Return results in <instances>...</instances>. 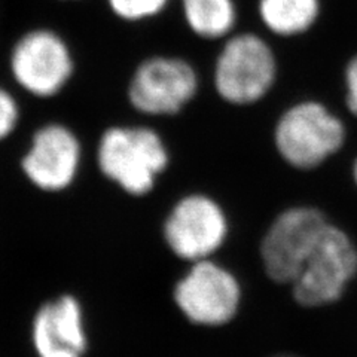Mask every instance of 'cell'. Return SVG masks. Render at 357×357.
Listing matches in <instances>:
<instances>
[{
  "label": "cell",
  "instance_id": "cell-1",
  "mask_svg": "<svg viewBox=\"0 0 357 357\" xmlns=\"http://www.w3.org/2000/svg\"><path fill=\"white\" fill-rule=\"evenodd\" d=\"M275 52L258 33H232L223 42L213 69L218 96L231 106L259 103L275 85Z\"/></svg>",
  "mask_w": 357,
  "mask_h": 357
},
{
  "label": "cell",
  "instance_id": "cell-2",
  "mask_svg": "<svg viewBox=\"0 0 357 357\" xmlns=\"http://www.w3.org/2000/svg\"><path fill=\"white\" fill-rule=\"evenodd\" d=\"M342 119L319 100H301L289 106L274 126V144L295 169L310 170L337 153L345 143Z\"/></svg>",
  "mask_w": 357,
  "mask_h": 357
},
{
  "label": "cell",
  "instance_id": "cell-3",
  "mask_svg": "<svg viewBox=\"0 0 357 357\" xmlns=\"http://www.w3.org/2000/svg\"><path fill=\"white\" fill-rule=\"evenodd\" d=\"M169 149L156 130L144 126L107 128L98 144V165L106 177L132 195L148 194L169 165Z\"/></svg>",
  "mask_w": 357,
  "mask_h": 357
},
{
  "label": "cell",
  "instance_id": "cell-4",
  "mask_svg": "<svg viewBox=\"0 0 357 357\" xmlns=\"http://www.w3.org/2000/svg\"><path fill=\"white\" fill-rule=\"evenodd\" d=\"M199 89L195 67L174 55H152L134 70L128 85L130 105L148 116H174Z\"/></svg>",
  "mask_w": 357,
  "mask_h": 357
},
{
  "label": "cell",
  "instance_id": "cell-5",
  "mask_svg": "<svg viewBox=\"0 0 357 357\" xmlns=\"http://www.w3.org/2000/svg\"><path fill=\"white\" fill-rule=\"evenodd\" d=\"M357 268V253L344 232L328 225L298 274L295 298L308 307L338 299Z\"/></svg>",
  "mask_w": 357,
  "mask_h": 357
},
{
  "label": "cell",
  "instance_id": "cell-6",
  "mask_svg": "<svg viewBox=\"0 0 357 357\" xmlns=\"http://www.w3.org/2000/svg\"><path fill=\"white\" fill-rule=\"evenodd\" d=\"M328 227L320 211L296 207L273 223L262 244L266 273L275 282H295L308 256Z\"/></svg>",
  "mask_w": 357,
  "mask_h": 357
},
{
  "label": "cell",
  "instance_id": "cell-7",
  "mask_svg": "<svg viewBox=\"0 0 357 357\" xmlns=\"http://www.w3.org/2000/svg\"><path fill=\"white\" fill-rule=\"evenodd\" d=\"M10 67L18 84L29 93L51 97L69 81L73 61L61 38L48 30H36L15 45Z\"/></svg>",
  "mask_w": 357,
  "mask_h": 357
},
{
  "label": "cell",
  "instance_id": "cell-8",
  "mask_svg": "<svg viewBox=\"0 0 357 357\" xmlns=\"http://www.w3.org/2000/svg\"><path fill=\"white\" fill-rule=\"evenodd\" d=\"M240 290L234 277L210 262L197 264L176 287V303L201 325H220L237 311Z\"/></svg>",
  "mask_w": 357,
  "mask_h": 357
},
{
  "label": "cell",
  "instance_id": "cell-9",
  "mask_svg": "<svg viewBox=\"0 0 357 357\" xmlns=\"http://www.w3.org/2000/svg\"><path fill=\"white\" fill-rule=\"evenodd\" d=\"M225 232L227 222L222 210L203 195L178 201L165 223L167 241L185 259H201L216 250Z\"/></svg>",
  "mask_w": 357,
  "mask_h": 357
},
{
  "label": "cell",
  "instance_id": "cell-10",
  "mask_svg": "<svg viewBox=\"0 0 357 357\" xmlns=\"http://www.w3.org/2000/svg\"><path fill=\"white\" fill-rule=\"evenodd\" d=\"M81 161V146L75 134L63 126L40 128L22 160V170L45 191H60L69 186Z\"/></svg>",
  "mask_w": 357,
  "mask_h": 357
},
{
  "label": "cell",
  "instance_id": "cell-11",
  "mask_svg": "<svg viewBox=\"0 0 357 357\" xmlns=\"http://www.w3.org/2000/svg\"><path fill=\"white\" fill-rule=\"evenodd\" d=\"M33 341L39 357H82L86 342L77 301L63 296L42 307L33 325Z\"/></svg>",
  "mask_w": 357,
  "mask_h": 357
},
{
  "label": "cell",
  "instance_id": "cell-12",
  "mask_svg": "<svg viewBox=\"0 0 357 357\" xmlns=\"http://www.w3.org/2000/svg\"><path fill=\"white\" fill-rule=\"evenodd\" d=\"M321 14V0H258L264 27L278 38L305 35Z\"/></svg>",
  "mask_w": 357,
  "mask_h": 357
},
{
  "label": "cell",
  "instance_id": "cell-13",
  "mask_svg": "<svg viewBox=\"0 0 357 357\" xmlns=\"http://www.w3.org/2000/svg\"><path fill=\"white\" fill-rule=\"evenodd\" d=\"M188 29L206 40H225L236 29V0H181Z\"/></svg>",
  "mask_w": 357,
  "mask_h": 357
},
{
  "label": "cell",
  "instance_id": "cell-14",
  "mask_svg": "<svg viewBox=\"0 0 357 357\" xmlns=\"http://www.w3.org/2000/svg\"><path fill=\"white\" fill-rule=\"evenodd\" d=\"M114 14L124 21L140 22L161 15L172 0H107Z\"/></svg>",
  "mask_w": 357,
  "mask_h": 357
},
{
  "label": "cell",
  "instance_id": "cell-15",
  "mask_svg": "<svg viewBox=\"0 0 357 357\" xmlns=\"http://www.w3.org/2000/svg\"><path fill=\"white\" fill-rule=\"evenodd\" d=\"M18 121V107L15 100L0 88V140L14 131Z\"/></svg>",
  "mask_w": 357,
  "mask_h": 357
},
{
  "label": "cell",
  "instance_id": "cell-16",
  "mask_svg": "<svg viewBox=\"0 0 357 357\" xmlns=\"http://www.w3.org/2000/svg\"><path fill=\"white\" fill-rule=\"evenodd\" d=\"M345 105L350 114L357 118V54L351 57L344 69Z\"/></svg>",
  "mask_w": 357,
  "mask_h": 357
},
{
  "label": "cell",
  "instance_id": "cell-17",
  "mask_svg": "<svg viewBox=\"0 0 357 357\" xmlns=\"http://www.w3.org/2000/svg\"><path fill=\"white\" fill-rule=\"evenodd\" d=\"M353 176H354V181H356V183H357V160H356L354 167H353Z\"/></svg>",
  "mask_w": 357,
  "mask_h": 357
}]
</instances>
